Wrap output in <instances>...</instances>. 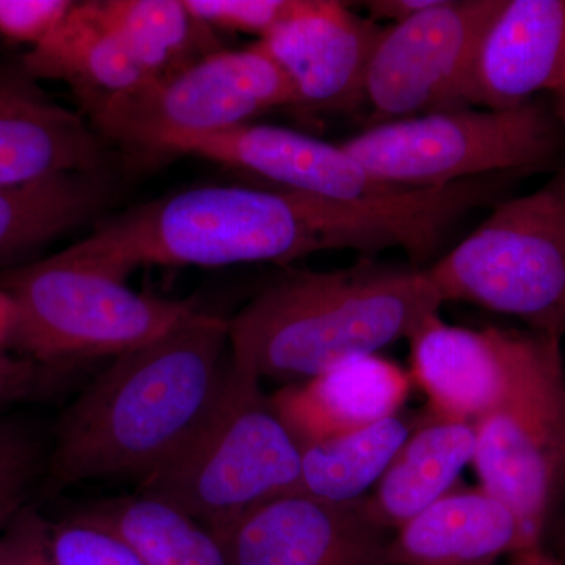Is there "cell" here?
I'll use <instances>...</instances> for the list:
<instances>
[{
    "mask_svg": "<svg viewBox=\"0 0 565 565\" xmlns=\"http://www.w3.org/2000/svg\"><path fill=\"white\" fill-rule=\"evenodd\" d=\"M228 321L196 311L169 333L115 356L66 408L50 460L52 486L145 479L210 415L230 362Z\"/></svg>",
    "mask_w": 565,
    "mask_h": 565,
    "instance_id": "cell-2",
    "label": "cell"
},
{
    "mask_svg": "<svg viewBox=\"0 0 565 565\" xmlns=\"http://www.w3.org/2000/svg\"><path fill=\"white\" fill-rule=\"evenodd\" d=\"M533 333L452 327L440 315L427 319L408 341L412 375L430 412L471 423L490 414L504 399Z\"/></svg>",
    "mask_w": 565,
    "mask_h": 565,
    "instance_id": "cell-14",
    "label": "cell"
},
{
    "mask_svg": "<svg viewBox=\"0 0 565 565\" xmlns=\"http://www.w3.org/2000/svg\"><path fill=\"white\" fill-rule=\"evenodd\" d=\"M154 154H188L256 174L275 188L322 199L356 202L399 189L379 184L344 150L292 129L244 125L210 136L163 141Z\"/></svg>",
    "mask_w": 565,
    "mask_h": 565,
    "instance_id": "cell-13",
    "label": "cell"
},
{
    "mask_svg": "<svg viewBox=\"0 0 565 565\" xmlns=\"http://www.w3.org/2000/svg\"><path fill=\"white\" fill-rule=\"evenodd\" d=\"M99 134L51 102L24 71L0 74V188L65 173L103 172Z\"/></svg>",
    "mask_w": 565,
    "mask_h": 565,
    "instance_id": "cell-16",
    "label": "cell"
},
{
    "mask_svg": "<svg viewBox=\"0 0 565 565\" xmlns=\"http://www.w3.org/2000/svg\"><path fill=\"white\" fill-rule=\"evenodd\" d=\"M565 85V0H501L482 35L467 107L501 110Z\"/></svg>",
    "mask_w": 565,
    "mask_h": 565,
    "instance_id": "cell-15",
    "label": "cell"
},
{
    "mask_svg": "<svg viewBox=\"0 0 565 565\" xmlns=\"http://www.w3.org/2000/svg\"><path fill=\"white\" fill-rule=\"evenodd\" d=\"M475 451V423L430 412L415 424L373 493L363 498L364 511L386 533L401 530L455 490Z\"/></svg>",
    "mask_w": 565,
    "mask_h": 565,
    "instance_id": "cell-20",
    "label": "cell"
},
{
    "mask_svg": "<svg viewBox=\"0 0 565 565\" xmlns=\"http://www.w3.org/2000/svg\"><path fill=\"white\" fill-rule=\"evenodd\" d=\"M68 0H0V35L36 46L73 9Z\"/></svg>",
    "mask_w": 565,
    "mask_h": 565,
    "instance_id": "cell-27",
    "label": "cell"
},
{
    "mask_svg": "<svg viewBox=\"0 0 565 565\" xmlns=\"http://www.w3.org/2000/svg\"><path fill=\"white\" fill-rule=\"evenodd\" d=\"M51 366L0 352V403H13L33 396L47 385Z\"/></svg>",
    "mask_w": 565,
    "mask_h": 565,
    "instance_id": "cell-28",
    "label": "cell"
},
{
    "mask_svg": "<svg viewBox=\"0 0 565 565\" xmlns=\"http://www.w3.org/2000/svg\"><path fill=\"white\" fill-rule=\"evenodd\" d=\"M50 556L52 565H145L120 535L77 514L51 523Z\"/></svg>",
    "mask_w": 565,
    "mask_h": 565,
    "instance_id": "cell-25",
    "label": "cell"
},
{
    "mask_svg": "<svg viewBox=\"0 0 565 565\" xmlns=\"http://www.w3.org/2000/svg\"><path fill=\"white\" fill-rule=\"evenodd\" d=\"M494 196L489 178L356 202L281 188L207 185L121 212L58 255L120 280L143 266L286 264L344 248L397 247L419 266L459 218Z\"/></svg>",
    "mask_w": 565,
    "mask_h": 565,
    "instance_id": "cell-1",
    "label": "cell"
},
{
    "mask_svg": "<svg viewBox=\"0 0 565 565\" xmlns=\"http://www.w3.org/2000/svg\"><path fill=\"white\" fill-rule=\"evenodd\" d=\"M435 2L437 0H370L364 2V7L371 21H392L393 24H399L429 9Z\"/></svg>",
    "mask_w": 565,
    "mask_h": 565,
    "instance_id": "cell-30",
    "label": "cell"
},
{
    "mask_svg": "<svg viewBox=\"0 0 565 565\" xmlns=\"http://www.w3.org/2000/svg\"><path fill=\"white\" fill-rule=\"evenodd\" d=\"M14 307L10 348L46 366L118 356L152 343L199 311L185 300L132 291L126 280L61 255L0 277Z\"/></svg>",
    "mask_w": 565,
    "mask_h": 565,
    "instance_id": "cell-5",
    "label": "cell"
},
{
    "mask_svg": "<svg viewBox=\"0 0 565 565\" xmlns=\"http://www.w3.org/2000/svg\"><path fill=\"white\" fill-rule=\"evenodd\" d=\"M525 552L514 512L484 487L451 490L390 539L392 565H493Z\"/></svg>",
    "mask_w": 565,
    "mask_h": 565,
    "instance_id": "cell-18",
    "label": "cell"
},
{
    "mask_svg": "<svg viewBox=\"0 0 565 565\" xmlns=\"http://www.w3.org/2000/svg\"><path fill=\"white\" fill-rule=\"evenodd\" d=\"M31 449H33L31 440L28 435L21 433L20 427L0 422V468Z\"/></svg>",
    "mask_w": 565,
    "mask_h": 565,
    "instance_id": "cell-31",
    "label": "cell"
},
{
    "mask_svg": "<svg viewBox=\"0 0 565 565\" xmlns=\"http://www.w3.org/2000/svg\"><path fill=\"white\" fill-rule=\"evenodd\" d=\"M296 106L291 82L256 44L217 51L140 90L87 107L96 131L131 150L154 152L167 140L210 136Z\"/></svg>",
    "mask_w": 565,
    "mask_h": 565,
    "instance_id": "cell-9",
    "label": "cell"
},
{
    "mask_svg": "<svg viewBox=\"0 0 565 565\" xmlns=\"http://www.w3.org/2000/svg\"><path fill=\"white\" fill-rule=\"evenodd\" d=\"M444 300L424 269L362 259L275 282L228 321L230 355L263 382H299L411 338Z\"/></svg>",
    "mask_w": 565,
    "mask_h": 565,
    "instance_id": "cell-3",
    "label": "cell"
},
{
    "mask_svg": "<svg viewBox=\"0 0 565 565\" xmlns=\"http://www.w3.org/2000/svg\"><path fill=\"white\" fill-rule=\"evenodd\" d=\"M14 330V307L9 294L0 289V351L10 348Z\"/></svg>",
    "mask_w": 565,
    "mask_h": 565,
    "instance_id": "cell-32",
    "label": "cell"
},
{
    "mask_svg": "<svg viewBox=\"0 0 565 565\" xmlns=\"http://www.w3.org/2000/svg\"><path fill=\"white\" fill-rule=\"evenodd\" d=\"M341 145L379 184L430 191L544 166L559 152L563 128L553 109L531 102L512 109L462 107L379 122Z\"/></svg>",
    "mask_w": 565,
    "mask_h": 565,
    "instance_id": "cell-6",
    "label": "cell"
},
{
    "mask_svg": "<svg viewBox=\"0 0 565 565\" xmlns=\"http://www.w3.org/2000/svg\"><path fill=\"white\" fill-rule=\"evenodd\" d=\"M35 463V449L0 468V535L22 509Z\"/></svg>",
    "mask_w": 565,
    "mask_h": 565,
    "instance_id": "cell-29",
    "label": "cell"
},
{
    "mask_svg": "<svg viewBox=\"0 0 565 565\" xmlns=\"http://www.w3.org/2000/svg\"><path fill=\"white\" fill-rule=\"evenodd\" d=\"M99 6L151 82L222 51L214 29L196 20L184 2L106 0Z\"/></svg>",
    "mask_w": 565,
    "mask_h": 565,
    "instance_id": "cell-24",
    "label": "cell"
},
{
    "mask_svg": "<svg viewBox=\"0 0 565 565\" xmlns=\"http://www.w3.org/2000/svg\"><path fill=\"white\" fill-rule=\"evenodd\" d=\"M553 114L559 121L561 128L565 131V85L561 90L553 93Z\"/></svg>",
    "mask_w": 565,
    "mask_h": 565,
    "instance_id": "cell-34",
    "label": "cell"
},
{
    "mask_svg": "<svg viewBox=\"0 0 565 565\" xmlns=\"http://www.w3.org/2000/svg\"><path fill=\"white\" fill-rule=\"evenodd\" d=\"M408 388V375L375 353L353 356L313 379L282 386L270 404L303 448L399 414Z\"/></svg>",
    "mask_w": 565,
    "mask_h": 565,
    "instance_id": "cell-17",
    "label": "cell"
},
{
    "mask_svg": "<svg viewBox=\"0 0 565 565\" xmlns=\"http://www.w3.org/2000/svg\"><path fill=\"white\" fill-rule=\"evenodd\" d=\"M111 196L103 172L0 188V263L28 255L96 217Z\"/></svg>",
    "mask_w": 565,
    "mask_h": 565,
    "instance_id": "cell-21",
    "label": "cell"
},
{
    "mask_svg": "<svg viewBox=\"0 0 565 565\" xmlns=\"http://www.w3.org/2000/svg\"><path fill=\"white\" fill-rule=\"evenodd\" d=\"M384 29L344 3L302 0L255 44L291 82L296 106L351 111L363 107L364 77Z\"/></svg>",
    "mask_w": 565,
    "mask_h": 565,
    "instance_id": "cell-12",
    "label": "cell"
},
{
    "mask_svg": "<svg viewBox=\"0 0 565 565\" xmlns=\"http://www.w3.org/2000/svg\"><path fill=\"white\" fill-rule=\"evenodd\" d=\"M22 71L33 81L68 85L84 109L151 84L99 2L74 3L61 25L24 55Z\"/></svg>",
    "mask_w": 565,
    "mask_h": 565,
    "instance_id": "cell-19",
    "label": "cell"
},
{
    "mask_svg": "<svg viewBox=\"0 0 565 565\" xmlns=\"http://www.w3.org/2000/svg\"><path fill=\"white\" fill-rule=\"evenodd\" d=\"M501 0H437L384 29L375 44L363 107L379 122L467 107L471 70Z\"/></svg>",
    "mask_w": 565,
    "mask_h": 565,
    "instance_id": "cell-10",
    "label": "cell"
},
{
    "mask_svg": "<svg viewBox=\"0 0 565 565\" xmlns=\"http://www.w3.org/2000/svg\"><path fill=\"white\" fill-rule=\"evenodd\" d=\"M563 338L533 333L512 384L476 422L475 470L481 487L511 508L525 550L542 546L565 492Z\"/></svg>",
    "mask_w": 565,
    "mask_h": 565,
    "instance_id": "cell-8",
    "label": "cell"
},
{
    "mask_svg": "<svg viewBox=\"0 0 565 565\" xmlns=\"http://www.w3.org/2000/svg\"><path fill=\"white\" fill-rule=\"evenodd\" d=\"M302 0H189L196 20L223 31L252 33L263 40L299 10Z\"/></svg>",
    "mask_w": 565,
    "mask_h": 565,
    "instance_id": "cell-26",
    "label": "cell"
},
{
    "mask_svg": "<svg viewBox=\"0 0 565 565\" xmlns=\"http://www.w3.org/2000/svg\"><path fill=\"white\" fill-rule=\"evenodd\" d=\"M514 565H565L557 561L556 557L548 555L544 546L537 548L525 550V552L516 553Z\"/></svg>",
    "mask_w": 565,
    "mask_h": 565,
    "instance_id": "cell-33",
    "label": "cell"
},
{
    "mask_svg": "<svg viewBox=\"0 0 565 565\" xmlns=\"http://www.w3.org/2000/svg\"><path fill=\"white\" fill-rule=\"evenodd\" d=\"M77 515L120 535L145 565H230L207 527L152 494L99 501Z\"/></svg>",
    "mask_w": 565,
    "mask_h": 565,
    "instance_id": "cell-22",
    "label": "cell"
},
{
    "mask_svg": "<svg viewBox=\"0 0 565 565\" xmlns=\"http://www.w3.org/2000/svg\"><path fill=\"white\" fill-rule=\"evenodd\" d=\"M214 535L230 565H392V537L370 519L363 500L338 504L282 494Z\"/></svg>",
    "mask_w": 565,
    "mask_h": 565,
    "instance_id": "cell-11",
    "label": "cell"
},
{
    "mask_svg": "<svg viewBox=\"0 0 565 565\" xmlns=\"http://www.w3.org/2000/svg\"><path fill=\"white\" fill-rule=\"evenodd\" d=\"M302 446L264 396L262 381L228 367L210 415L163 467L140 481L218 534L256 505L292 492Z\"/></svg>",
    "mask_w": 565,
    "mask_h": 565,
    "instance_id": "cell-4",
    "label": "cell"
},
{
    "mask_svg": "<svg viewBox=\"0 0 565 565\" xmlns=\"http://www.w3.org/2000/svg\"><path fill=\"white\" fill-rule=\"evenodd\" d=\"M414 427L397 414L366 429L303 446L291 493L338 504L363 500Z\"/></svg>",
    "mask_w": 565,
    "mask_h": 565,
    "instance_id": "cell-23",
    "label": "cell"
},
{
    "mask_svg": "<svg viewBox=\"0 0 565 565\" xmlns=\"http://www.w3.org/2000/svg\"><path fill=\"white\" fill-rule=\"evenodd\" d=\"M426 275L445 302H468L565 334V172L492 214Z\"/></svg>",
    "mask_w": 565,
    "mask_h": 565,
    "instance_id": "cell-7",
    "label": "cell"
}]
</instances>
